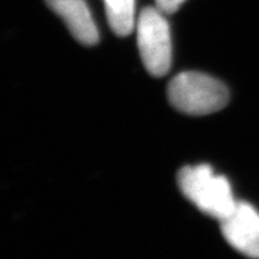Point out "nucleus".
Returning a JSON list of instances; mask_svg holds the SVG:
<instances>
[{"mask_svg": "<svg viewBox=\"0 0 259 259\" xmlns=\"http://www.w3.org/2000/svg\"><path fill=\"white\" fill-rule=\"evenodd\" d=\"M170 105L189 115H206L221 111L229 101V92L219 79L209 74L186 71L168 84Z\"/></svg>", "mask_w": 259, "mask_h": 259, "instance_id": "2", "label": "nucleus"}, {"mask_svg": "<svg viewBox=\"0 0 259 259\" xmlns=\"http://www.w3.org/2000/svg\"><path fill=\"white\" fill-rule=\"evenodd\" d=\"M135 0H105L108 24L118 36H127L136 24Z\"/></svg>", "mask_w": 259, "mask_h": 259, "instance_id": "6", "label": "nucleus"}, {"mask_svg": "<svg viewBox=\"0 0 259 259\" xmlns=\"http://www.w3.org/2000/svg\"><path fill=\"white\" fill-rule=\"evenodd\" d=\"M46 4L63 19L79 44L94 46L99 42V30L84 0H46Z\"/></svg>", "mask_w": 259, "mask_h": 259, "instance_id": "5", "label": "nucleus"}, {"mask_svg": "<svg viewBox=\"0 0 259 259\" xmlns=\"http://www.w3.org/2000/svg\"><path fill=\"white\" fill-rule=\"evenodd\" d=\"M220 225L222 235L232 247L246 257L259 259V211L254 206L238 200Z\"/></svg>", "mask_w": 259, "mask_h": 259, "instance_id": "4", "label": "nucleus"}, {"mask_svg": "<svg viewBox=\"0 0 259 259\" xmlns=\"http://www.w3.org/2000/svg\"><path fill=\"white\" fill-rule=\"evenodd\" d=\"M186 0H155L156 8L164 15H169L176 12Z\"/></svg>", "mask_w": 259, "mask_h": 259, "instance_id": "7", "label": "nucleus"}, {"mask_svg": "<svg viewBox=\"0 0 259 259\" xmlns=\"http://www.w3.org/2000/svg\"><path fill=\"white\" fill-rule=\"evenodd\" d=\"M177 181L181 193L199 211L219 221L238 203L228 179L216 174L209 164L184 167L178 173Z\"/></svg>", "mask_w": 259, "mask_h": 259, "instance_id": "1", "label": "nucleus"}, {"mask_svg": "<svg viewBox=\"0 0 259 259\" xmlns=\"http://www.w3.org/2000/svg\"><path fill=\"white\" fill-rule=\"evenodd\" d=\"M137 42L145 69L154 77L168 73L171 64L170 30L164 14L145 8L137 21Z\"/></svg>", "mask_w": 259, "mask_h": 259, "instance_id": "3", "label": "nucleus"}]
</instances>
